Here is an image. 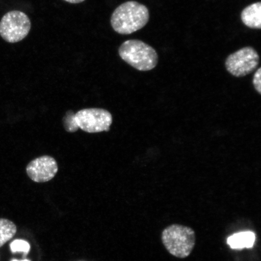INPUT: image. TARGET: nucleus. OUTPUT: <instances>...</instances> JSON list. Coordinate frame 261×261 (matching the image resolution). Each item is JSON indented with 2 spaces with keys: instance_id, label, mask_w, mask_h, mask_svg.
Segmentation results:
<instances>
[{
  "instance_id": "obj_1",
  "label": "nucleus",
  "mask_w": 261,
  "mask_h": 261,
  "mask_svg": "<svg viewBox=\"0 0 261 261\" xmlns=\"http://www.w3.org/2000/svg\"><path fill=\"white\" fill-rule=\"evenodd\" d=\"M64 128L68 133L79 129L89 133L109 132L113 123V116L109 111L102 109H86L74 113L68 111L63 117Z\"/></svg>"
},
{
  "instance_id": "obj_2",
  "label": "nucleus",
  "mask_w": 261,
  "mask_h": 261,
  "mask_svg": "<svg viewBox=\"0 0 261 261\" xmlns=\"http://www.w3.org/2000/svg\"><path fill=\"white\" fill-rule=\"evenodd\" d=\"M149 19V13L146 6L129 1L120 5L113 12L111 24L118 34L129 35L144 28Z\"/></svg>"
},
{
  "instance_id": "obj_3",
  "label": "nucleus",
  "mask_w": 261,
  "mask_h": 261,
  "mask_svg": "<svg viewBox=\"0 0 261 261\" xmlns=\"http://www.w3.org/2000/svg\"><path fill=\"white\" fill-rule=\"evenodd\" d=\"M162 241L168 252L177 258L190 255L195 246V233L192 228L174 224L163 230Z\"/></svg>"
},
{
  "instance_id": "obj_4",
  "label": "nucleus",
  "mask_w": 261,
  "mask_h": 261,
  "mask_svg": "<svg viewBox=\"0 0 261 261\" xmlns=\"http://www.w3.org/2000/svg\"><path fill=\"white\" fill-rule=\"evenodd\" d=\"M119 54L122 60L139 71L151 70L158 64V55L155 49L138 40L123 42L119 48Z\"/></svg>"
},
{
  "instance_id": "obj_5",
  "label": "nucleus",
  "mask_w": 261,
  "mask_h": 261,
  "mask_svg": "<svg viewBox=\"0 0 261 261\" xmlns=\"http://www.w3.org/2000/svg\"><path fill=\"white\" fill-rule=\"evenodd\" d=\"M31 29L30 19L21 11H10L3 16L0 21V36L9 43H16L23 40Z\"/></svg>"
},
{
  "instance_id": "obj_6",
  "label": "nucleus",
  "mask_w": 261,
  "mask_h": 261,
  "mask_svg": "<svg viewBox=\"0 0 261 261\" xmlns=\"http://www.w3.org/2000/svg\"><path fill=\"white\" fill-rule=\"evenodd\" d=\"M259 63V56L253 47L241 48L228 56L225 63L226 70L233 76H247L256 69Z\"/></svg>"
},
{
  "instance_id": "obj_7",
  "label": "nucleus",
  "mask_w": 261,
  "mask_h": 261,
  "mask_svg": "<svg viewBox=\"0 0 261 261\" xmlns=\"http://www.w3.org/2000/svg\"><path fill=\"white\" fill-rule=\"evenodd\" d=\"M58 171L56 160L49 155H43L33 160L26 167L28 177L37 182L51 180Z\"/></svg>"
},
{
  "instance_id": "obj_8",
  "label": "nucleus",
  "mask_w": 261,
  "mask_h": 261,
  "mask_svg": "<svg viewBox=\"0 0 261 261\" xmlns=\"http://www.w3.org/2000/svg\"><path fill=\"white\" fill-rule=\"evenodd\" d=\"M241 20L248 28L261 29V3H254L245 8L241 15Z\"/></svg>"
},
{
  "instance_id": "obj_9",
  "label": "nucleus",
  "mask_w": 261,
  "mask_h": 261,
  "mask_svg": "<svg viewBox=\"0 0 261 261\" xmlns=\"http://www.w3.org/2000/svg\"><path fill=\"white\" fill-rule=\"evenodd\" d=\"M255 239V234L252 231H243L228 238L227 244L233 249H241L243 248L249 249L253 246Z\"/></svg>"
},
{
  "instance_id": "obj_10",
  "label": "nucleus",
  "mask_w": 261,
  "mask_h": 261,
  "mask_svg": "<svg viewBox=\"0 0 261 261\" xmlns=\"http://www.w3.org/2000/svg\"><path fill=\"white\" fill-rule=\"evenodd\" d=\"M16 225L5 218H0V247L11 240L16 233Z\"/></svg>"
},
{
  "instance_id": "obj_11",
  "label": "nucleus",
  "mask_w": 261,
  "mask_h": 261,
  "mask_svg": "<svg viewBox=\"0 0 261 261\" xmlns=\"http://www.w3.org/2000/svg\"><path fill=\"white\" fill-rule=\"evenodd\" d=\"M30 248V245L23 240H15L11 244V249L13 253L22 252L27 254Z\"/></svg>"
},
{
  "instance_id": "obj_12",
  "label": "nucleus",
  "mask_w": 261,
  "mask_h": 261,
  "mask_svg": "<svg viewBox=\"0 0 261 261\" xmlns=\"http://www.w3.org/2000/svg\"><path fill=\"white\" fill-rule=\"evenodd\" d=\"M261 68H259L254 73L253 79V84L254 89L258 93L261 94Z\"/></svg>"
},
{
  "instance_id": "obj_13",
  "label": "nucleus",
  "mask_w": 261,
  "mask_h": 261,
  "mask_svg": "<svg viewBox=\"0 0 261 261\" xmlns=\"http://www.w3.org/2000/svg\"><path fill=\"white\" fill-rule=\"evenodd\" d=\"M64 1L72 3V4H77V3L84 2L85 0H64Z\"/></svg>"
},
{
  "instance_id": "obj_14",
  "label": "nucleus",
  "mask_w": 261,
  "mask_h": 261,
  "mask_svg": "<svg viewBox=\"0 0 261 261\" xmlns=\"http://www.w3.org/2000/svg\"><path fill=\"white\" fill-rule=\"evenodd\" d=\"M12 261H29V260H28L27 259L22 260H18L14 259V260H12Z\"/></svg>"
}]
</instances>
